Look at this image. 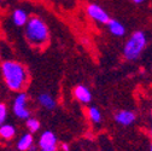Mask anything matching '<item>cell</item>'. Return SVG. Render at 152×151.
Masks as SVG:
<instances>
[{
  "mask_svg": "<svg viewBox=\"0 0 152 151\" xmlns=\"http://www.w3.org/2000/svg\"><path fill=\"white\" fill-rule=\"evenodd\" d=\"M61 147H62L63 151H69V150H70V147H69V145H68L66 143H63V144L61 145Z\"/></svg>",
  "mask_w": 152,
  "mask_h": 151,
  "instance_id": "cell-17",
  "label": "cell"
},
{
  "mask_svg": "<svg viewBox=\"0 0 152 151\" xmlns=\"http://www.w3.org/2000/svg\"><path fill=\"white\" fill-rule=\"evenodd\" d=\"M28 104V96L26 92H18L16 96L13 104H12V111L17 119L27 120L31 116V111L27 108Z\"/></svg>",
  "mask_w": 152,
  "mask_h": 151,
  "instance_id": "cell-4",
  "label": "cell"
},
{
  "mask_svg": "<svg viewBox=\"0 0 152 151\" xmlns=\"http://www.w3.org/2000/svg\"><path fill=\"white\" fill-rule=\"evenodd\" d=\"M29 20V16L23 9H16L12 12V22L16 27H24Z\"/></svg>",
  "mask_w": 152,
  "mask_h": 151,
  "instance_id": "cell-9",
  "label": "cell"
},
{
  "mask_svg": "<svg viewBox=\"0 0 152 151\" xmlns=\"http://www.w3.org/2000/svg\"><path fill=\"white\" fill-rule=\"evenodd\" d=\"M1 75L5 85L13 92H23L29 82L27 68L16 61H5L1 64Z\"/></svg>",
  "mask_w": 152,
  "mask_h": 151,
  "instance_id": "cell-1",
  "label": "cell"
},
{
  "mask_svg": "<svg viewBox=\"0 0 152 151\" xmlns=\"http://www.w3.org/2000/svg\"><path fill=\"white\" fill-rule=\"evenodd\" d=\"M151 151H152V145H151Z\"/></svg>",
  "mask_w": 152,
  "mask_h": 151,
  "instance_id": "cell-21",
  "label": "cell"
},
{
  "mask_svg": "<svg viewBox=\"0 0 152 151\" xmlns=\"http://www.w3.org/2000/svg\"><path fill=\"white\" fill-rule=\"evenodd\" d=\"M1 1H4V0H0V3H1Z\"/></svg>",
  "mask_w": 152,
  "mask_h": 151,
  "instance_id": "cell-20",
  "label": "cell"
},
{
  "mask_svg": "<svg viewBox=\"0 0 152 151\" xmlns=\"http://www.w3.org/2000/svg\"><path fill=\"white\" fill-rule=\"evenodd\" d=\"M107 28H109L110 33L115 36H123L126 34L124 26L117 20H111L110 18V21L107 22Z\"/></svg>",
  "mask_w": 152,
  "mask_h": 151,
  "instance_id": "cell-12",
  "label": "cell"
},
{
  "mask_svg": "<svg viewBox=\"0 0 152 151\" xmlns=\"http://www.w3.org/2000/svg\"><path fill=\"white\" fill-rule=\"evenodd\" d=\"M74 97L82 104H88L92 100V93L88 89V87L83 85H79L74 88Z\"/></svg>",
  "mask_w": 152,
  "mask_h": 151,
  "instance_id": "cell-7",
  "label": "cell"
},
{
  "mask_svg": "<svg viewBox=\"0 0 152 151\" xmlns=\"http://www.w3.org/2000/svg\"><path fill=\"white\" fill-rule=\"evenodd\" d=\"M37 102H39V104L42 108H45L47 110H53L57 106L56 99L51 96L50 93H40L39 96H37Z\"/></svg>",
  "mask_w": 152,
  "mask_h": 151,
  "instance_id": "cell-10",
  "label": "cell"
},
{
  "mask_svg": "<svg viewBox=\"0 0 152 151\" xmlns=\"http://www.w3.org/2000/svg\"><path fill=\"white\" fill-rule=\"evenodd\" d=\"M24 35L28 44L35 48H42L50 43L48 27L39 16L29 17L24 26Z\"/></svg>",
  "mask_w": 152,
  "mask_h": 151,
  "instance_id": "cell-2",
  "label": "cell"
},
{
  "mask_svg": "<svg viewBox=\"0 0 152 151\" xmlns=\"http://www.w3.org/2000/svg\"><path fill=\"white\" fill-rule=\"evenodd\" d=\"M34 145V137L33 133H24L20 140L17 141V150L18 151H28Z\"/></svg>",
  "mask_w": 152,
  "mask_h": 151,
  "instance_id": "cell-11",
  "label": "cell"
},
{
  "mask_svg": "<svg viewBox=\"0 0 152 151\" xmlns=\"http://www.w3.org/2000/svg\"><path fill=\"white\" fill-rule=\"evenodd\" d=\"M57 137L53 132L45 130L41 133L39 139L40 151H57Z\"/></svg>",
  "mask_w": 152,
  "mask_h": 151,
  "instance_id": "cell-6",
  "label": "cell"
},
{
  "mask_svg": "<svg viewBox=\"0 0 152 151\" xmlns=\"http://www.w3.org/2000/svg\"><path fill=\"white\" fill-rule=\"evenodd\" d=\"M16 136V128L11 123H3L0 126V137L3 139L10 140Z\"/></svg>",
  "mask_w": 152,
  "mask_h": 151,
  "instance_id": "cell-13",
  "label": "cell"
},
{
  "mask_svg": "<svg viewBox=\"0 0 152 151\" xmlns=\"http://www.w3.org/2000/svg\"><path fill=\"white\" fill-rule=\"evenodd\" d=\"M133 3H135V4H141V3H144L145 0H132Z\"/></svg>",
  "mask_w": 152,
  "mask_h": 151,
  "instance_id": "cell-18",
  "label": "cell"
},
{
  "mask_svg": "<svg viewBox=\"0 0 152 151\" xmlns=\"http://www.w3.org/2000/svg\"><path fill=\"white\" fill-rule=\"evenodd\" d=\"M115 121L122 126H129L135 121V114L130 110H121L115 115Z\"/></svg>",
  "mask_w": 152,
  "mask_h": 151,
  "instance_id": "cell-8",
  "label": "cell"
},
{
  "mask_svg": "<svg viewBox=\"0 0 152 151\" xmlns=\"http://www.w3.org/2000/svg\"><path fill=\"white\" fill-rule=\"evenodd\" d=\"M26 125H27V128L29 129L30 133H35V132H37L40 129V121L35 119V117H29L26 120Z\"/></svg>",
  "mask_w": 152,
  "mask_h": 151,
  "instance_id": "cell-15",
  "label": "cell"
},
{
  "mask_svg": "<svg viewBox=\"0 0 152 151\" xmlns=\"http://www.w3.org/2000/svg\"><path fill=\"white\" fill-rule=\"evenodd\" d=\"M151 136H152V128H151Z\"/></svg>",
  "mask_w": 152,
  "mask_h": 151,
  "instance_id": "cell-19",
  "label": "cell"
},
{
  "mask_svg": "<svg viewBox=\"0 0 152 151\" xmlns=\"http://www.w3.org/2000/svg\"><path fill=\"white\" fill-rule=\"evenodd\" d=\"M7 119V106L4 103H0V126L5 123Z\"/></svg>",
  "mask_w": 152,
  "mask_h": 151,
  "instance_id": "cell-16",
  "label": "cell"
},
{
  "mask_svg": "<svg viewBox=\"0 0 152 151\" xmlns=\"http://www.w3.org/2000/svg\"><path fill=\"white\" fill-rule=\"evenodd\" d=\"M87 15L92 18L93 21H96L98 23L102 24H107V22L110 21V17L107 15V12L99 5L97 4H88L86 7Z\"/></svg>",
  "mask_w": 152,
  "mask_h": 151,
  "instance_id": "cell-5",
  "label": "cell"
},
{
  "mask_svg": "<svg viewBox=\"0 0 152 151\" xmlns=\"http://www.w3.org/2000/svg\"><path fill=\"white\" fill-rule=\"evenodd\" d=\"M88 116H89L91 121L94 123H100V121H102V112L96 106L88 108Z\"/></svg>",
  "mask_w": 152,
  "mask_h": 151,
  "instance_id": "cell-14",
  "label": "cell"
},
{
  "mask_svg": "<svg viewBox=\"0 0 152 151\" xmlns=\"http://www.w3.org/2000/svg\"><path fill=\"white\" fill-rule=\"evenodd\" d=\"M146 44H147V39L144 32L138 30L133 33L123 47L124 58L128 61H137L142 53L144 48L146 47Z\"/></svg>",
  "mask_w": 152,
  "mask_h": 151,
  "instance_id": "cell-3",
  "label": "cell"
},
{
  "mask_svg": "<svg viewBox=\"0 0 152 151\" xmlns=\"http://www.w3.org/2000/svg\"><path fill=\"white\" fill-rule=\"evenodd\" d=\"M151 115H152V112H151Z\"/></svg>",
  "mask_w": 152,
  "mask_h": 151,
  "instance_id": "cell-22",
  "label": "cell"
}]
</instances>
